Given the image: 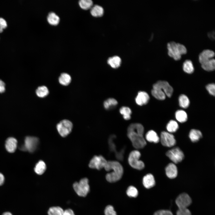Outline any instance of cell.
<instances>
[{
    "label": "cell",
    "instance_id": "277c9868",
    "mask_svg": "<svg viewBox=\"0 0 215 215\" xmlns=\"http://www.w3.org/2000/svg\"><path fill=\"white\" fill-rule=\"evenodd\" d=\"M88 180L86 178L81 179L79 182H76L73 185V188L79 196L85 197L90 191Z\"/></svg>",
    "mask_w": 215,
    "mask_h": 215
},
{
    "label": "cell",
    "instance_id": "9c48e42d",
    "mask_svg": "<svg viewBox=\"0 0 215 215\" xmlns=\"http://www.w3.org/2000/svg\"><path fill=\"white\" fill-rule=\"evenodd\" d=\"M107 161L102 156L96 155L90 160L89 166L91 168L100 170L104 168Z\"/></svg>",
    "mask_w": 215,
    "mask_h": 215
},
{
    "label": "cell",
    "instance_id": "8fae6325",
    "mask_svg": "<svg viewBox=\"0 0 215 215\" xmlns=\"http://www.w3.org/2000/svg\"><path fill=\"white\" fill-rule=\"evenodd\" d=\"M191 199L186 193L179 195L176 200V203L179 209L187 208L191 204Z\"/></svg>",
    "mask_w": 215,
    "mask_h": 215
},
{
    "label": "cell",
    "instance_id": "d6a6232c",
    "mask_svg": "<svg viewBox=\"0 0 215 215\" xmlns=\"http://www.w3.org/2000/svg\"><path fill=\"white\" fill-rule=\"evenodd\" d=\"M119 112L123 115L125 119L128 120L130 119L131 111L129 108L125 106L122 107L120 108Z\"/></svg>",
    "mask_w": 215,
    "mask_h": 215
},
{
    "label": "cell",
    "instance_id": "7c38bea8",
    "mask_svg": "<svg viewBox=\"0 0 215 215\" xmlns=\"http://www.w3.org/2000/svg\"><path fill=\"white\" fill-rule=\"evenodd\" d=\"M153 86L158 87L162 90L166 96L171 97L172 95L173 89L172 87L167 81H159L154 84Z\"/></svg>",
    "mask_w": 215,
    "mask_h": 215
},
{
    "label": "cell",
    "instance_id": "1f68e13d",
    "mask_svg": "<svg viewBox=\"0 0 215 215\" xmlns=\"http://www.w3.org/2000/svg\"><path fill=\"white\" fill-rule=\"evenodd\" d=\"M64 210L59 206H54L50 208L47 212L48 215H63Z\"/></svg>",
    "mask_w": 215,
    "mask_h": 215
},
{
    "label": "cell",
    "instance_id": "7a4b0ae2",
    "mask_svg": "<svg viewBox=\"0 0 215 215\" xmlns=\"http://www.w3.org/2000/svg\"><path fill=\"white\" fill-rule=\"evenodd\" d=\"M104 168L107 171H111L106 175V180L110 182H114L119 181L123 174V168L121 164L117 161H107Z\"/></svg>",
    "mask_w": 215,
    "mask_h": 215
},
{
    "label": "cell",
    "instance_id": "cb8c5ba5",
    "mask_svg": "<svg viewBox=\"0 0 215 215\" xmlns=\"http://www.w3.org/2000/svg\"><path fill=\"white\" fill-rule=\"evenodd\" d=\"M202 67L207 71H212L215 68V60L212 58L201 64Z\"/></svg>",
    "mask_w": 215,
    "mask_h": 215
},
{
    "label": "cell",
    "instance_id": "7bdbcfd3",
    "mask_svg": "<svg viewBox=\"0 0 215 215\" xmlns=\"http://www.w3.org/2000/svg\"><path fill=\"white\" fill-rule=\"evenodd\" d=\"M5 84L2 80H0V93H2L5 90Z\"/></svg>",
    "mask_w": 215,
    "mask_h": 215
},
{
    "label": "cell",
    "instance_id": "e575fe53",
    "mask_svg": "<svg viewBox=\"0 0 215 215\" xmlns=\"http://www.w3.org/2000/svg\"><path fill=\"white\" fill-rule=\"evenodd\" d=\"M79 4L80 7L85 10L90 9L93 5V2L91 0H80Z\"/></svg>",
    "mask_w": 215,
    "mask_h": 215
},
{
    "label": "cell",
    "instance_id": "ffe728a7",
    "mask_svg": "<svg viewBox=\"0 0 215 215\" xmlns=\"http://www.w3.org/2000/svg\"><path fill=\"white\" fill-rule=\"evenodd\" d=\"M145 138L146 140L150 142L156 143L159 141V138L157 133L152 130L147 132L145 135Z\"/></svg>",
    "mask_w": 215,
    "mask_h": 215
},
{
    "label": "cell",
    "instance_id": "603a6c76",
    "mask_svg": "<svg viewBox=\"0 0 215 215\" xmlns=\"http://www.w3.org/2000/svg\"><path fill=\"white\" fill-rule=\"evenodd\" d=\"M47 20L48 23L52 25H56L59 23L60 18L59 17L53 12L49 13L47 17Z\"/></svg>",
    "mask_w": 215,
    "mask_h": 215
},
{
    "label": "cell",
    "instance_id": "bcb514c9",
    "mask_svg": "<svg viewBox=\"0 0 215 215\" xmlns=\"http://www.w3.org/2000/svg\"><path fill=\"white\" fill-rule=\"evenodd\" d=\"M2 215H13L10 212H6L3 213Z\"/></svg>",
    "mask_w": 215,
    "mask_h": 215
},
{
    "label": "cell",
    "instance_id": "74e56055",
    "mask_svg": "<svg viewBox=\"0 0 215 215\" xmlns=\"http://www.w3.org/2000/svg\"><path fill=\"white\" fill-rule=\"evenodd\" d=\"M206 88L210 94L213 96H215V85L214 83L210 84L206 86Z\"/></svg>",
    "mask_w": 215,
    "mask_h": 215
},
{
    "label": "cell",
    "instance_id": "ba28073f",
    "mask_svg": "<svg viewBox=\"0 0 215 215\" xmlns=\"http://www.w3.org/2000/svg\"><path fill=\"white\" fill-rule=\"evenodd\" d=\"M166 155L174 163L177 164L181 162L184 155L182 151L179 148L176 147L168 150Z\"/></svg>",
    "mask_w": 215,
    "mask_h": 215
},
{
    "label": "cell",
    "instance_id": "f35d334b",
    "mask_svg": "<svg viewBox=\"0 0 215 215\" xmlns=\"http://www.w3.org/2000/svg\"><path fill=\"white\" fill-rule=\"evenodd\" d=\"M176 215H191L190 211L187 208L179 209L176 212Z\"/></svg>",
    "mask_w": 215,
    "mask_h": 215
},
{
    "label": "cell",
    "instance_id": "ee69618b",
    "mask_svg": "<svg viewBox=\"0 0 215 215\" xmlns=\"http://www.w3.org/2000/svg\"><path fill=\"white\" fill-rule=\"evenodd\" d=\"M208 36L212 40L215 39V33L214 31L210 32L208 33Z\"/></svg>",
    "mask_w": 215,
    "mask_h": 215
},
{
    "label": "cell",
    "instance_id": "30bf717a",
    "mask_svg": "<svg viewBox=\"0 0 215 215\" xmlns=\"http://www.w3.org/2000/svg\"><path fill=\"white\" fill-rule=\"evenodd\" d=\"M160 141L163 146L168 147L173 146L176 143L174 136L171 133L166 131L161 132Z\"/></svg>",
    "mask_w": 215,
    "mask_h": 215
},
{
    "label": "cell",
    "instance_id": "4fadbf2b",
    "mask_svg": "<svg viewBox=\"0 0 215 215\" xmlns=\"http://www.w3.org/2000/svg\"><path fill=\"white\" fill-rule=\"evenodd\" d=\"M215 56L214 52L209 49H205L201 52L199 55V60L201 64L213 58Z\"/></svg>",
    "mask_w": 215,
    "mask_h": 215
},
{
    "label": "cell",
    "instance_id": "d4e9b609",
    "mask_svg": "<svg viewBox=\"0 0 215 215\" xmlns=\"http://www.w3.org/2000/svg\"><path fill=\"white\" fill-rule=\"evenodd\" d=\"M71 81L70 76L66 73H62L59 78L60 84L64 86H67L69 84Z\"/></svg>",
    "mask_w": 215,
    "mask_h": 215
},
{
    "label": "cell",
    "instance_id": "60d3db41",
    "mask_svg": "<svg viewBox=\"0 0 215 215\" xmlns=\"http://www.w3.org/2000/svg\"><path fill=\"white\" fill-rule=\"evenodd\" d=\"M7 26V23L4 19L0 18V33L2 32L3 30Z\"/></svg>",
    "mask_w": 215,
    "mask_h": 215
},
{
    "label": "cell",
    "instance_id": "44dd1931",
    "mask_svg": "<svg viewBox=\"0 0 215 215\" xmlns=\"http://www.w3.org/2000/svg\"><path fill=\"white\" fill-rule=\"evenodd\" d=\"M91 15L95 17H100L104 14V10L103 7L98 5H94L90 8Z\"/></svg>",
    "mask_w": 215,
    "mask_h": 215
},
{
    "label": "cell",
    "instance_id": "83f0119b",
    "mask_svg": "<svg viewBox=\"0 0 215 215\" xmlns=\"http://www.w3.org/2000/svg\"><path fill=\"white\" fill-rule=\"evenodd\" d=\"M175 117L176 120L180 123L186 122L188 119L186 112L182 110H178L175 113Z\"/></svg>",
    "mask_w": 215,
    "mask_h": 215
},
{
    "label": "cell",
    "instance_id": "52a82bcc",
    "mask_svg": "<svg viewBox=\"0 0 215 215\" xmlns=\"http://www.w3.org/2000/svg\"><path fill=\"white\" fill-rule=\"evenodd\" d=\"M39 143V139L35 137L27 136L24 140V144L20 148L23 151H28L32 153L35 151L37 148Z\"/></svg>",
    "mask_w": 215,
    "mask_h": 215
},
{
    "label": "cell",
    "instance_id": "b9f144b4",
    "mask_svg": "<svg viewBox=\"0 0 215 215\" xmlns=\"http://www.w3.org/2000/svg\"><path fill=\"white\" fill-rule=\"evenodd\" d=\"M63 215H75V214L72 209H68L64 211Z\"/></svg>",
    "mask_w": 215,
    "mask_h": 215
},
{
    "label": "cell",
    "instance_id": "484cf974",
    "mask_svg": "<svg viewBox=\"0 0 215 215\" xmlns=\"http://www.w3.org/2000/svg\"><path fill=\"white\" fill-rule=\"evenodd\" d=\"M183 69L184 72L188 74L192 73L194 70V67L191 60H185L183 64Z\"/></svg>",
    "mask_w": 215,
    "mask_h": 215
},
{
    "label": "cell",
    "instance_id": "8992f818",
    "mask_svg": "<svg viewBox=\"0 0 215 215\" xmlns=\"http://www.w3.org/2000/svg\"><path fill=\"white\" fill-rule=\"evenodd\" d=\"M72 128V123L67 119L62 120L56 125L58 132L63 137H65L69 134L71 132Z\"/></svg>",
    "mask_w": 215,
    "mask_h": 215
},
{
    "label": "cell",
    "instance_id": "5bb4252c",
    "mask_svg": "<svg viewBox=\"0 0 215 215\" xmlns=\"http://www.w3.org/2000/svg\"><path fill=\"white\" fill-rule=\"evenodd\" d=\"M149 96L145 92L140 91L138 92L135 98L136 103L138 105L142 106L147 104L149 100Z\"/></svg>",
    "mask_w": 215,
    "mask_h": 215
},
{
    "label": "cell",
    "instance_id": "7402d4cb",
    "mask_svg": "<svg viewBox=\"0 0 215 215\" xmlns=\"http://www.w3.org/2000/svg\"><path fill=\"white\" fill-rule=\"evenodd\" d=\"M189 137L192 142H196L202 137V134L199 130L193 129L190 131Z\"/></svg>",
    "mask_w": 215,
    "mask_h": 215
},
{
    "label": "cell",
    "instance_id": "3957f363",
    "mask_svg": "<svg viewBox=\"0 0 215 215\" xmlns=\"http://www.w3.org/2000/svg\"><path fill=\"white\" fill-rule=\"evenodd\" d=\"M168 55L176 61L180 60L182 55L187 53V50L184 45L177 43L174 41H171L167 44Z\"/></svg>",
    "mask_w": 215,
    "mask_h": 215
},
{
    "label": "cell",
    "instance_id": "ab89813d",
    "mask_svg": "<svg viewBox=\"0 0 215 215\" xmlns=\"http://www.w3.org/2000/svg\"><path fill=\"white\" fill-rule=\"evenodd\" d=\"M153 215H173L170 211L167 210H160L156 212Z\"/></svg>",
    "mask_w": 215,
    "mask_h": 215
},
{
    "label": "cell",
    "instance_id": "4316f807",
    "mask_svg": "<svg viewBox=\"0 0 215 215\" xmlns=\"http://www.w3.org/2000/svg\"><path fill=\"white\" fill-rule=\"evenodd\" d=\"M46 168V164L42 160H40L36 164L34 170L38 175H42L45 171Z\"/></svg>",
    "mask_w": 215,
    "mask_h": 215
},
{
    "label": "cell",
    "instance_id": "d6986e66",
    "mask_svg": "<svg viewBox=\"0 0 215 215\" xmlns=\"http://www.w3.org/2000/svg\"><path fill=\"white\" fill-rule=\"evenodd\" d=\"M107 63L113 68H117L120 66L121 59L119 57L114 56L109 58L107 60Z\"/></svg>",
    "mask_w": 215,
    "mask_h": 215
},
{
    "label": "cell",
    "instance_id": "d590c367",
    "mask_svg": "<svg viewBox=\"0 0 215 215\" xmlns=\"http://www.w3.org/2000/svg\"><path fill=\"white\" fill-rule=\"evenodd\" d=\"M126 193L129 197H136L138 195V192L137 189L134 186H130L128 188Z\"/></svg>",
    "mask_w": 215,
    "mask_h": 215
},
{
    "label": "cell",
    "instance_id": "8d00e7d4",
    "mask_svg": "<svg viewBox=\"0 0 215 215\" xmlns=\"http://www.w3.org/2000/svg\"><path fill=\"white\" fill-rule=\"evenodd\" d=\"M104 213L105 215H117L113 207L111 205H108L106 207Z\"/></svg>",
    "mask_w": 215,
    "mask_h": 215
},
{
    "label": "cell",
    "instance_id": "f1b7e54d",
    "mask_svg": "<svg viewBox=\"0 0 215 215\" xmlns=\"http://www.w3.org/2000/svg\"><path fill=\"white\" fill-rule=\"evenodd\" d=\"M179 101L180 106L182 108H187L189 105V100L188 97L184 94H182L179 96Z\"/></svg>",
    "mask_w": 215,
    "mask_h": 215
},
{
    "label": "cell",
    "instance_id": "2e32d148",
    "mask_svg": "<svg viewBox=\"0 0 215 215\" xmlns=\"http://www.w3.org/2000/svg\"><path fill=\"white\" fill-rule=\"evenodd\" d=\"M142 182L144 186L147 189L153 187L155 184L154 176L150 173L147 174L144 176Z\"/></svg>",
    "mask_w": 215,
    "mask_h": 215
},
{
    "label": "cell",
    "instance_id": "5b68a950",
    "mask_svg": "<svg viewBox=\"0 0 215 215\" xmlns=\"http://www.w3.org/2000/svg\"><path fill=\"white\" fill-rule=\"evenodd\" d=\"M141 156L140 152L137 150L132 151L129 154L128 162L130 165L133 168L141 170L145 167L144 162L139 159Z\"/></svg>",
    "mask_w": 215,
    "mask_h": 215
},
{
    "label": "cell",
    "instance_id": "ac0fdd59",
    "mask_svg": "<svg viewBox=\"0 0 215 215\" xmlns=\"http://www.w3.org/2000/svg\"><path fill=\"white\" fill-rule=\"evenodd\" d=\"M151 92L152 96L157 99L163 100L165 99L166 95L164 92L158 87L153 86Z\"/></svg>",
    "mask_w": 215,
    "mask_h": 215
},
{
    "label": "cell",
    "instance_id": "f546056e",
    "mask_svg": "<svg viewBox=\"0 0 215 215\" xmlns=\"http://www.w3.org/2000/svg\"><path fill=\"white\" fill-rule=\"evenodd\" d=\"M49 93L48 88L45 86H39L36 90L37 95L40 98H44L47 96Z\"/></svg>",
    "mask_w": 215,
    "mask_h": 215
},
{
    "label": "cell",
    "instance_id": "6da1fadb",
    "mask_svg": "<svg viewBox=\"0 0 215 215\" xmlns=\"http://www.w3.org/2000/svg\"><path fill=\"white\" fill-rule=\"evenodd\" d=\"M144 128L142 125L139 123L130 124L127 129V134L133 146L137 149L143 148L146 142L143 137Z\"/></svg>",
    "mask_w": 215,
    "mask_h": 215
},
{
    "label": "cell",
    "instance_id": "836d02e7",
    "mask_svg": "<svg viewBox=\"0 0 215 215\" xmlns=\"http://www.w3.org/2000/svg\"><path fill=\"white\" fill-rule=\"evenodd\" d=\"M116 100L113 98H110L106 100L104 103V106L106 109H109L114 107L117 104Z\"/></svg>",
    "mask_w": 215,
    "mask_h": 215
},
{
    "label": "cell",
    "instance_id": "e0dca14e",
    "mask_svg": "<svg viewBox=\"0 0 215 215\" xmlns=\"http://www.w3.org/2000/svg\"><path fill=\"white\" fill-rule=\"evenodd\" d=\"M5 145L6 148L8 152L13 153L17 148V141L13 137H10L6 140Z\"/></svg>",
    "mask_w": 215,
    "mask_h": 215
},
{
    "label": "cell",
    "instance_id": "4dcf8cb0",
    "mask_svg": "<svg viewBox=\"0 0 215 215\" xmlns=\"http://www.w3.org/2000/svg\"><path fill=\"white\" fill-rule=\"evenodd\" d=\"M179 128L177 123L173 120H170L167 124L166 129L169 133H174Z\"/></svg>",
    "mask_w": 215,
    "mask_h": 215
},
{
    "label": "cell",
    "instance_id": "f6af8a7d",
    "mask_svg": "<svg viewBox=\"0 0 215 215\" xmlns=\"http://www.w3.org/2000/svg\"><path fill=\"white\" fill-rule=\"evenodd\" d=\"M4 181V175L0 173V186L2 185Z\"/></svg>",
    "mask_w": 215,
    "mask_h": 215
},
{
    "label": "cell",
    "instance_id": "9a60e30c",
    "mask_svg": "<svg viewBox=\"0 0 215 215\" xmlns=\"http://www.w3.org/2000/svg\"><path fill=\"white\" fill-rule=\"evenodd\" d=\"M165 172L167 176L169 178L173 179L176 178L177 175V169L173 163L169 164L165 168Z\"/></svg>",
    "mask_w": 215,
    "mask_h": 215
}]
</instances>
